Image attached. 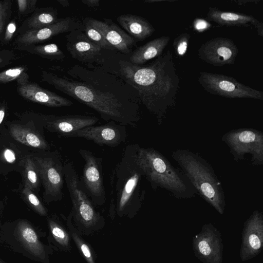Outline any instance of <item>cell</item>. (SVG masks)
Here are the masks:
<instances>
[{"mask_svg": "<svg viewBox=\"0 0 263 263\" xmlns=\"http://www.w3.org/2000/svg\"><path fill=\"white\" fill-rule=\"evenodd\" d=\"M43 70L42 80L97 111L105 121L136 127L141 118L136 90L115 74L99 66L76 64Z\"/></svg>", "mask_w": 263, "mask_h": 263, "instance_id": "1", "label": "cell"}, {"mask_svg": "<svg viewBox=\"0 0 263 263\" xmlns=\"http://www.w3.org/2000/svg\"><path fill=\"white\" fill-rule=\"evenodd\" d=\"M98 66L118 76L133 87L141 104L156 118L159 125L176 105L180 78L170 50L152 62L141 65L130 63L127 55L111 52Z\"/></svg>", "mask_w": 263, "mask_h": 263, "instance_id": "2", "label": "cell"}, {"mask_svg": "<svg viewBox=\"0 0 263 263\" xmlns=\"http://www.w3.org/2000/svg\"><path fill=\"white\" fill-rule=\"evenodd\" d=\"M138 144L125 147L111 178L109 215L133 218L142 207L146 191L141 187L144 177L138 158Z\"/></svg>", "mask_w": 263, "mask_h": 263, "instance_id": "3", "label": "cell"}, {"mask_svg": "<svg viewBox=\"0 0 263 263\" xmlns=\"http://www.w3.org/2000/svg\"><path fill=\"white\" fill-rule=\"evenodd\" d=\"M138 158L144 177L154 191L163 189L178 199H189L197 194L182 171L157 149L140 146Z\"/></svg>", "mask_w": 263, "mask_h": 263, "instance_id": "4", "label": "cell"}, {"mask_svg": "<svg viewBox=\"0 0 263 263\" xmlns=\"http://www.w3.org/2000/svg\"><path fill=\"white\" fill-rule=\"evenodd\" d=\"M171 156L200 197L219 214H223L226 207L224 192L211 165L199 154L189 149L175 150Z\"/></svg>", "mask_w": 263, "mask_h": 263, "instance_id": "5", "label": "cell"}, {"mask_svg": "<svg viewBox=\"0 0 263 263\" xmlns=\"http://www.w3.org/2000/svg\"><path fill=\"white\" fill-rule=\"evenodd\" d=\"M64 175L72 203L73 223L82 235H92L105 226V219L96 210L71 162H65Z\"/></svg>", "mask_w": 263, "mask_h": 263, "instance_id": "6", "label": "cell"}, {"mask_svg": "<svg viewBox=\"0 0 263 263\" xmlns=\"http://www.w3.org/2000/svg\"><path fill=\"white\" fill-rule=\"evenodd\" d=\"M236 162L251 156V163L256 166L263 164V133L254 128L232 129L221 137Z\"/></svg>", "mask_w": 263, "mask_h": 263, "instance_id": "7", "label": "cell"}, {"mask_svg": "<svg viewBox=\"0 0 263 263\" xmlns=\"http://www.w3.org/2000/svg\"><path fill=\"white\" fill-rule=\"evenodd\" d=\"M198 81L208 92L230 99L249 98L263 100V92L254 89L232 77L200 72Z\"/></svg>", "mask_w": 263, "mask_h": 263, "instance_id": "8", "label": "cell"}, {"mask_svg": "<svg viewBox=\"0 0 263 263\" xmlns=\"http://www.w3.org/2000/svg\"><path fill=\"white\" fill-rule=\"evenodd\" d=\"M49 201H58L63 196L64 165L58 154L33 159Z\"/></svg>", "mask_w": 263, "mask_h": 263, "instance_id": "9", "label": "cell"}, {"mask_svg": "<svg viewBox=\"0 0 263 263\" xmlns=\"http://www.w3.org/2000/svg\"><path fill=\"white\" fill-rule=\"evenodd\" d=\"M79 153L84 162L81 183L93 204L102 206L106 201L102 159L89 150L80 149Z\"/></svg>", "mask_w": 263, "mask_h": 263, "instance_id": "10", "label": "cell"}, {"mask_svg": "<svg viewBox=\"0 0 263 263\" xmlns=\"http://www.w3.org/2000/svg\"><path fill=\"white\" fill-rule=\"evenodd\" d=\"M81 29L70 31L65 36L67 51L73 59L86 67L101 65L113 52L102 48L91 41Z\"/></svg>", "mask_w": 263, "mask_h": 263, "instance_id": "11", "label": "cell"}, {"mask_svg": "<svg viewBox=\"0 0 263 263\" xmlns=\"http://www.w3.org/2000/svg\"><path fill=\"white\" fill-rule=\"evenodd\" d=\"M194 255L202 263H222L223 242L220 231L212 223L203 224L192 238Z\"/></svg>", "mask_w": 263, "mask_h": 263, "instance_id": "12", "label": "cell"}, {"mask_svg": "<svg viewBox=\"0 0 263 263\" xmlns=\"http://www.w3.org/2000/svg\"><path fill=\"white\" fill-rule=\"evenodd\" d=\"M68 137H78L91 140L100 145L116 147L127 138L126 126L110 121L101 125H91L78 130Z\"/></svg>", "mask_w": 263, "mask_h": 263, "instance_id": "13", "label": "cell"}, {"mask_svg": "<svg viewBox=\"0 0 263 263\" xmlns=\"http://www.w3.org/2000/svg\"><path fill=\"white\" fill-rule=\"evenodd\" d=\"M263 248V214L255 210L245 221L241 233L239 255L241 261L252 259Z\"/></svg>", "mask_w": 263, "mask_h": 263, "instance_id": "14", "label": "cell"}, {"mask_svg": "<svg viewBox=\"0 0 263 263\" xmlns=\"http://www.w3.org/2000/svg\"><path fill=\"white\" fill-rule=\"evenodd\" d=\"M238 53V49L233 41L223 37L206 42L198 50L200 59L216 67L233 64Z\"/></svg>", "mask_w": 263, "mask_h": 263, "instance_id": "15", "label": "cell"}, {"mask_svg": "<svg viewBox=\"0 0 263 263\" xmlns=\"http://www.w3.org/2000/svg\"><path fill=\"white\" fill-rule=\"evenodd\" d=\"M82 27V22L76 17L59 18L55 23L47 27L18 34L12 45L15 47L36 44L57 35L81 29Z\"/></svg>", "mask_w": 263, "mask_h": 263, "instance_id": "16", "label": "cell"}, {"mask_svg": "<svg viewBox=\"0 0 263 263\" xmlns=\"http://www.w3.org/2000/svg\"><path fill=\"white\" fill-rule=\"evenodd\" d=\"M16 91L25 99L51 107L70 106L73 104L69 99L30 82L29 76L16 81Z\"/></svg>", "mask_w": 263, "mask_h": 263, "instance_id": "17", "label": "cell"}, {"mask_svg": "<svg viewBox=\"0 0 263 263\" xmlns=\"http://www.w3.org/2000/svg\"><path fill=\"white\" fill-rule=\"evenodd\" d=\"M84 20L98 30L117 51L125 55L132 53V50L136 44L135 39L124 31L111 19L104 18V21H101L86 17Z\"/></svg>", "mask_w": 263, "mask_h": 263, "instance_id": "18", "label": "cell"}, {"mask_svg": "<svg viewBox=\"0 0 263 263\" xmlns=\"http://www.w3.org/2000/svg\"><path fill=\"white\" fill-rule=\"evenodd\" d=\"M13 234L16 240L33 258L42 263H49V249L41 241L36 230L28 221H18Z\"/></svg>", "mask_w": 263, "mask_h": 263, "instance_id": "19", "label": "cell"}, {"mask_svg": "<svg viewBox=\"0 0 263 263\" xmlns=\"http://www.w3.org/2000/svg\"><path fill=\"white\" fill-rule=\"evenodd\" d=\"M99 120L97 117L84 115L45 117V125L49 130L66 137L78 130L94 125Z\"/></svg>", "mask_w": 263, "mask_h": 263, "instance_id": "20", "label": "cell"}, {"mask_svg": "<svg viewBox=\"0 0 263 263\" xmlns=\"http://www.w3.org/2000/svg\"><path fill=\"white\" fill-rule=\"evenodd\" d=\"M207 18L220 26H250L255 27L258 34L263 36V24L252 15L246 14L224 11L215 7H210L206 15Z\"/></svg>", "mask_w": 263, "mask_h": 263, "instance_id": "21", "label": "cell"}, {"mask_svg": "<svg viewBox=\"0 0 263 263\" xmlns=\"http://www.w3.org/2000/svg\"><path fill=\"white\" fill-rule=\"evenodd\" d=\"M170 41L168 36H162L151 40L137 48L129 55H127L128 60L132 64L143 65L161 56Z\"/></svg>", "mask_w": 263, "mask_h": 263, "instance_id": "22", "label": "cell"}, {"mask_svg": "<svg viewBox=\"0 0 263 263\" xmlns=\"http://www.w3.org/2000/svg\"><path fill=\"white\" fill-rule=\"evenodd\" d=\"M120 26L134 39L144 40L155 31L154 26L145 18L130 14H121L117 18Z\"/></svg>", "mask_w": 263, "mask_h": 263, "instance_id": "23", "label": "cell"}, {"mask_svg": "<svg viewBox=\"0 0 263 263\" xmlns=\"http://www.w3.org/2000/svg\"><path fill=\"white\" fill-rule=\"evenodd\" d=\"M58 13L57 10L53 7L36 8L18 28V34L52 25L58 20Z\"/></svg>", "mask_w": 263, "mask_h": 263, "instance_id": "24", "label": "cell"}, {"mask_svg": "<svg viewBox=\"0 0 263 263\" xmlns=\"http://www.w3.org/2000/svg\"><path fill=\"white\" fill-rule=\"evenodd\" d=\"M10 133L15 140L27 146L42 149L49 146L41 135L22 125L11 124Z\"/></svg>", "mask_w": 263, "mask_h": 263, "instance_id": "25", "label": "cell"}, {"mask_svg": "<svg viewBox=\"0 0 263 263\" xmlns=\"http://www.w3.org/2000/svg\"><path fill=\"white\" fill-rule=\"evenodd\" d=\"M47 222L54 248L57 250L70 252L71 250V237L68 230L55 217L48 218Z\"/></svg>", "mask_w": 263, "mask_h": 263, "instance_id": "26", "label": "cell"}, {"mask_svg": "<svg viewBox=\"0 0 263 263\" xmlns=\"http://www.w3.org/2000/svg\"><path fill=\"white\" fill-rule=\"evenodd\" d=\"M61 216L65 221L70 237L74 241L81 255L87 263H96V255L93 249L83 239L82 235L74 226L72 222L71 213L70 212L68 216L61 214Z\"/></svg>", "mask_w": 263, "mask_h": 263, "instance_id": "27", "label": "cell"}, {"mask_svg": "<svg viewBox=\"0 0 263 263\" xmlns=\"http://www.w3.org/2000/svg\"><path fill=\"white\" fill-rule=\"evenodd\" d=\"M14 49L27 53L39 55L51 61L64 60L66 55L58 46L53 43L37 45L31 44L14 47Z\"/></svg>", "mask_w": 263, "mask_h": 263, "instance_id": "28", "label": "cell"}, {"mask_svg": "<svg viewBox=\"0 0 263 263\" xmlns=\"http://www.w3.org/2000/svg\"><path fill=\"white\" fill-rule=\"evenodd\" d=\"M82 22V27L81 29L88 39L106 50L113 52H118L105 39L98 30L91 26L84 19Z\"/></svg>", "mask_w": 263, "mask_h": 263, "instance_id": "29", "label": "cell"}, {"mask_svg": "<svg viewBox=\"0 0 263 263\" xmlns=\"http://www.w3.org/2000/svg\"><path fill=\"white\" fill-rule=\"evenodd\" d=\"M27 70L25 65H20L2 71L0 72V83L6 84L28 77Z\"/></svg>", "mask_w": 263, "mask_h": 263, "instance_id": "30", "label": "cell"}, {"mask_svg": "<svg viewBox=\"0 0 263 263\" xmlns=\"http://www.w3.org/2000/svg\"><path fill=\"white\" fill-rule=\"evenodd\" d=\"M25 184L32 190L36 188L39 184V175L33 159L27 158L25 164Z\"/></svg>", "mask_w": 263, "mask_h": 263, "instance_id": "31", "label": "cell"}, {"mask_svg": "<svg viewBox=\"0 0 263 263\" xmlns=\"http://www.w3.org/2000/svg\"><path fill=\"white\" fill-rule=\"evenodd\" d=\"M23 194L26 199L33 209L39 214L46 216L47 211L39 198L32 192V190L28 186L25 185L23 190Z\"/></svg>", "mask_w": 263, "mask_h": 263, "instance_id": "32", "label": "cell"}, {"mask_svg": "<svg viewBox=\"0 0 263 263\" xmlns=\"http://www.w3.org/2000/svg\"><path fill=\"white\" fill-rule=\"evenodd\" d=\"M12 5L10 0H0V39L10 18Z\"/></svg>", "mask_w": 263, "mask_h": 263, "instance_id": "33", "label": "cell"}, {"mask_svg": "<svg viewBox=\"0 0 263 263\" xmlns=\"http://www.w3.org/2000/svg\"><path fill=\"white\" fill-rule=\"evenodd\" d=\"M191 35L186 32L179 35L174 40L173 46L175 54L178 57H183L188 48Z\"/></svg>", "mask_w": 263, "mask_h": 263, "instance_id": "34", "label": "cell"}, {"mask_svg": "<svg viewBox=\"0 0 263 263\" xmlns=\"http://www.w3.org/2000/svg\"><path fill=\"white\" fill-rule=\"evenodd\" d=\"M23 57V55L17 54L13 50L0 48V69L15 62Z\"/></svg>", "mask_w": 263, "mask_h": 263, "instance_id": "35", "label": "cell"}, {"mask_svg": "<svg viewBox=\"0 0 263 263\" xmlns=\"http://www.w3.org/2000/svg\"><path fill=\"white\" fill-rule=\"evenodd\" d=\"M37 0H17L18 17L20 19L32 13L36 8Z\"/></svg>", "mask_w": 263, "mask_h": 263, "instance_id": "36", "label": "cell"}, {"mask_svg": "<svg viewBox=\"0 0 263 263\" xmlns=\"http://www.w3.org/2000/svg\"><path fill=\"white\" fill-rule=\"evenodd\" d=\"M17 30V21L15 18L10 21L4 30L3 36L1 39V44L6 45L12 40Z\"/></svg>", "mask_w": 263, "mask_h": 263, "instance_id": "37", "label": "cell"}, {"mask_svg": "<svg viewBox=\"0 0 263 263\" xmlns=\"http://www.w3.org/2000/svg\"><path fill=\"white\" fill-rule=\"evenodd\" d=\"M210 24L202 19H197L194 23L195 29L199 31H202L210 27Z\"/></svg>", "mask_w": 263, "mask_h": 263, "instance_id": "38", "label": "cell"}, {"mask_svg": "<svg viewBox=\"0 0 263 263\" xmlns=\"http://www.w3.org/2000/svg\"><path fill=\"white\" fill-rule=\"evenodd\" d=\"M3 155L4 159L8 163H12L16 160L15 153L10 149H5L3 152Z\"/></svg>", "mask_w": 263, "mask_h": 263, "instance_id": "39", "label": "cell"}, {"mask_svg": "<svg viewBox=\"0 0 263 263\" xmlns=\"http://www.w3.org/2000/svg\"><path fill=\"white\" fill-rule=\"evenodd\" d=\"M82 3L88 7H97L100 6V0H82Z\"/></svg>", "mask_w": 263, "mask_h": 263, "instance_id": "40", "label": "cell"}, {"mask_svg": "<svg viewBox=\"0 0 263 263\" xmlns=\"http://www.w3.org/2000/svg\"><path fill=\"white\" fill-rule=\"evenodd\" d=\"M7 110V106L6 104L3 102L0 101V124L3 121Z\"/></svg>", "mask_w": 263, "mask_h": 263, "instance_id": "41", "label": "cell"}, {"mask_svg": "<svg viewBox=\"0 0 263 263\" xmlns=\"http://www.w3.org/2000/svg\"><path fill=\"white\" fill-rule=\"evenodd\" d=\"M238 5H245L248 3H255V2H258V1H234Z\"/></svg>", "mask_w": 263, "mask_h": 263, "instance_id": "42", "label": "cell"}, {"mask_svg": "<svg viewBox=\"0 0 263 263\" xmlns=\"http://www.w3.org/2000/svg\"><path fill=\"white\" fill-rule=\"evenodd\" d=\"M57 2L63 7H67L69 6L70 3L68 0H57Z\"/></svg>", "mask_w": 263, "mask_h": 263, "instance_id": "43", "label": "cell"}, {"mask_svg": "<svg viewBox=\"0 0 263 263\" xmlns=\"http://www.w3.org/2000/svg\"><path fill=\"white\" fill-rule=\"evenodd\" d=\"M174 2V1H162V0H146L144 2L148 3H159L162 2Z\"/></svg>", "mask_w": 263, "mask_h": 263, "instance_id": "44", "label": "cell"}, {"mask_svg": "<svg viewBox=\"0 0 263 263\" xmlns=\"http://www.w3.org/2000/svg\"><path fill=\"white\" fill-rule=\"evenodd\" d=\"M0 263H5V262H4L3 260L0 259Z\"/></svg>", "mask_w": 263, "mask_h": 263, "instance_id": "45", "label": "cell"}]
</instances>
